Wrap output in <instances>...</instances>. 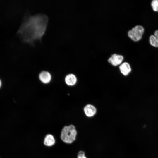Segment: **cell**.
Wrapping results in <instances>:
<instances>
[{
    "label": "cell",
    "mask_w": 158,
    "mask_h": 158,
    "mask_svg": "<svg viewBox=\"0 0 158 158\" xmlns=\"http://www.w3.org/2000/svg\"><path fill=\"white\" fill-rule=\"evenodd\" d=\"M119 68L121 73L124 76L128 75L131 72V68L128 62H124L120 65Z\"/></svg>",
    "instance_id": "cell-6"
},
{
    "label": "cell",
    "mask_w": 158,
    "mask_h": 158,
    "mask_svg": "<svg viewBox=\"0 0 158 158\" xmlns=\"http://www.w3.org/2000/svg\"><path fill=\"white\" fill-rule=\"evenodd\" d=\"M77 79L76 76L72 74L68 75L66 77L65 81L66 84L69 86H73L76 83Z\"/></svg>",
    "instance_id": "cell-9"
},
{
    "label": "cell",
    "mask_w": 158,
    "mask_h": 158,
    "mask_svg": "<svg viewBox=\"0 0 158 158\" xmlns=\"http://www.w3.org/2000/svg\"><path fill=\"white\" fill-rule=\"evenodd\" d=\"M48 18L43 14H27L17 31L22 42L34 46L37 40L41 42L48 25Z\"/></svg>",
    "instance_id": "cell-1"
},
{
    "label": "cell",
    "mask_w": 158,
    "mask_h": 158,
    "mask_svg": "<svg viewBox=\"0 0 158 158\" xmlns=\"http://www.w3.org/2000/svg\"><path fill=\"white\" fill-rule=\"evenodd\" d=\"M55 143V140L54 136L51 134L46 135L44 139V144L47 146L51 147Z\"/></svg>",
    "instance_id": "cell-8"
},
{
    "label": "cell",
    "mask_w": 158,
    "mask_h": 158,
    "mask_svg": "<svg viewBox=\"0 0 158 158\" xmlns=\"http://www.w3.org/2000/svg\"><path fill=\"white\" fill-rule=\"evenodd\" d=\"M77 158H87L85 156V152L83 151H80L78 153Z\"/></svg>",
    "instance_id": "cell-11"
},
{
    "label": "cell",
    "mask_w": 158,
    "mask_h": 158,
    "mask_svg": "<svg viewBox=\"0 0 158 158\" xmlns=\"http://www.w3.org/2000/svg\"><path fill=\"white\" fill-rule=\"evenodd\" d=\"M123 59V56L114 54L108 59V62L114 66H117L121 64Z\"/></svg>",
    "instance_id": "cell-4"
},
{
    "label": "cell",
    "mask_w": 158,
    "mask_h": 158,
    "mask_svg": "<svg viewBox=\"0 0 158 158\" xmlns=\"http://www.w3.org/2000/svg\"><path fill=\"white\" fill-rule=\"evenodd\" d=\"M144 29L141 25H136L133 28L128 32V35L132 40L135 42H137L142 38L144 34Z\"/></svg>",
    "instance_id": "cell-3"
},
{
    "label": "cell",
    "mask_w": 158,
    "mask_h": 158,
    "mask_svg": "<svg viewBox=\"0 0 158 158\" xmlns=\"http://www.w3.org/2000/svg\"><path fill=\"white\" fill-rule=\"evenodd\" d=\"M83 110L86 116L88 117L93 116L97 112L96 107L91 104H88L85 105L84 108Z\"/></svg>",
    "instance_id": "cell-5"
},
{
    "label": "cell",
    "mask_w": 158,
    "mask_h": 158,
    "mask_svg": "<svg viewBox=\"0 0 158 158\" xmlns=\"http://www.w3.org/2000/svg\"><path fill=\"white\" fill-rule=\"evenodd\" d=\"M77 133L75 127L73 125L65 126L61 131V139L65 143L71 144L75 140Z\"/></svg>",
    "instance_id": "cell-2"
},
{
    "label": "cell",
    "mask_w": 158,
    "mask_h": 158,
    "mask_svg": "<svg viewBox=\"0 0 158 158\" xmlns=\"http://www.w3.org/2000/svg\"><path fill=\"white\" fill-rule=\"evenodd\" d=\"M150 44L155 47H158V38H156L154 35H151L149 38Z\"/></svg>",
    "instance_id": "cell-10"
},
{
    "label": "cell",
    "mask_w": 158,
    "mask_h": 158,
    "mask_svg": "<svg viewBox=\"0 0 158 158\" xmlns=\"http://www.w3.org/2000/svg\"><path fill=\"white\" fill-rule=\"evenodd\" d=\"M151 6L152 9L158 7V0H153L151 3Z\"/></svg>",
    "instance_id": "cell-12"
},
{
    "label": "cell",
    "mask_w": 158,
    "mask_h": 158,
    "mask_svg": "<svg viewBox=\"0 0 158 158\" xmlns=\"http://www.w3.org/2000/svg\"><path fill=\"white\" fill-rule=\"evenodd\" d=\"M152 9L153 10L155 11L158 12V7Z\"/></svg>",
    "instance_id": "cell-14"
},
{
    "label": "cell",
    "mask_w": 158,
    "mask_h": 158,
    "mask_svg": "<svg viewBox=\"0 0 158 158\" xmlns=\"http://www.w3.org/2000/svg\"><path fill=\"white\" fill-rule=\"evenodd\" d=\"M39 78L42 82L46 84L50 81L51 79V76L49 72L47 71H43L40 74Z\"/></svg>",
    "instance_id": "cell-7"
},
{
    "label": "cell",
    "mask_w": 158,
    "mask_h": 158,
    "mask_svg": "<svg viewBox=\"0 0 158 158\" xmlns=\"http://www.w3.org/2000/svg\"><path fill=\"white\" fill-rule=\"evenodd\" d=\"M1 84H2L1 82V80L0 79V87H1Z\"/></svg>",
    "instance_id": "cell-15"
},
{
    "label": "cell",
    "mask_w": 158,
    "mask_h": 158,
    "mask_svg": "<svg viewBox=\"0 0 158 158\" xmlns=\"http://www.w3.org/2000/svg\"><path fill=\"white\" fill-rule=\"evenodd\" d=\"M154 36L158 38V30H156L154 32Z\"/></svg>",
    "instance_id": "cell-13"
}]
</instances>
